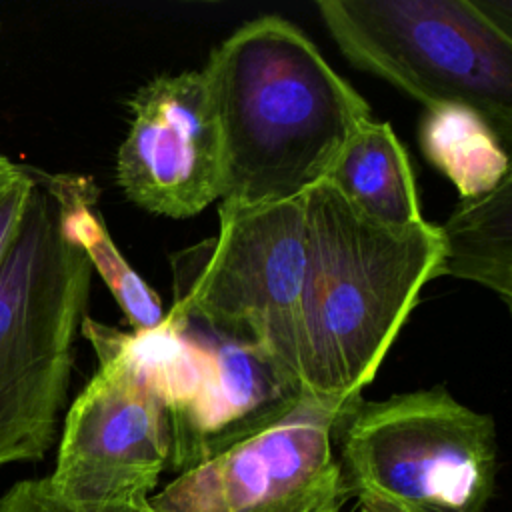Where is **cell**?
<instances>
[{"mask_svg":"<svg viewBox=\"0 0 512 512\" xmlns=\"http://www.w3.org/2000/svg\"><path fill=\"white\" fill-rule=\"evenodd\" d=\"M200 72L222 146L218 208L300 198L370 120L368 102L280 16L236 28Z\"/></svg>","mask_w":512,"mask_h":512,"instance_id":"cell-1","label":"cell"},{"mask_svg":"<svg viewBox=\"0 0 512 512\" xmlns=\"http://www.w3.org/2000/svg\"><path fill=\"white\" fill-rule=\"evenodd\" d=\"M306 266L298 310L308 396L352 406L372 382L426 282L438 276L440 228L384 226L330 182L302 194Z\"/></svg>","mask_w":512,"mask_h":512,"instance_id":"cell-2","label":"cell"},{"mask_svg":"<svg viewBox=\"0 0 512 512\" xmlns=\"http://www.w3.org/2000/svg\"><path fill=\"white\" fill-rule=\"evenodd\" d=\"M92 266L66 236L36 170L20 232L0 266V466L54 442L84 320Z\"/></svg>","mask_w":512,"mask_h":512,"instance_id":"cell-3","label":"cell"},{"mask_svg":"<svg viewBox=\"0 0 512 512\" xmlns=\"http://www.w3.org/2000/svg\"><path fill=\"white\" fill-rule=\"evenodd\" d=\"M342 54L424 108L462 104L512 136V6L474 0H318Z\"/></svg>","mask_w":512,"mask_h":512,"instance_id":"cell-4","label":"cell"},{"mask_svg":"<svg viewBox=\"0 0 512 512\" xmlns=\"http://www.w3.org/2000/svg\"><path fill=\"white\" fill-rule=\"evenodd\" d=\"M334 440L348 498L374 492L412 512H484L496 490L492 416L442 386L358 398L336 422Z\"/></svg>","mask_w":512,"mask_h":512,"instance_id":"cell-5","label":"cell"},{"mask_svg":"<svg viewBox=\"0 0 512 512\" xmlns=\"http://www.w3.org/2000/svg\"><path fill=\"white\" fill-rule=\"evenodd\" d=\"M218 220L214 238L172 258L176 288L170 308L260 346L300 380L302 196L256 208H218Z\"/></svg>","mask_w":512,"mask_h":512,"instance_id":"cell-6","label":"cell"},{"mask_svg":"<svg viewBox=\"0 0 512 512\" xmlns=\"http://www.w3.org/2000/svg\"><path fill=\"white\" fill-rule=\"evenodd\" d=\"M348 408L308 396L270 428L176 474L148 498L150 510L318 512L346 504L334 428Z\"/></svg>","mask_w":512,"mask_h":512,"instance_id":"cell-7","label":"cell"},{"mask_svg":"<svg viewBox=\"0 0 512 512\" xmlns=\"http://www.w3.org/2000/svg\"><path fill=\"white\" fill-rule=\"evenodd\" d=\"M82 336L98 370L66 412L48 480L76 504L144 506L170 464L166 410L122 356L96 336Z\"/></svg>","mask_w":512,"mask_h":512,"instance_id":"cell-8","label":"cell"},{"mask_svg":"<svg viewBox=\"0 0 512 512\" xmlns=\"http://www.w3.org/2000/svg\"><path fill=\"white\" fill-rule=\"evenodd\" d=\"M132 124L116 154V182L136 206L190 218L222 192V146L200 70L162 74L130 98Z\"/></svg>","mask_w":512,"mask_h":512,"instance_id":"cell-9","label":"cell"},{"mask_svg":"<svg viewBox=\"0 0 512 512\" xmlns=\"http://www.w3.org/2000/svg\"><path fill=\"white\" fill-rule=\"evenodd\" d=\"M186 318L200 336L204 364L188 402L168 416V468L176 474L270 428L308 398L302 382L260 346Z\"/></svg>","mask_w":512,"mask_h":512,"instance_id":"cell-10","label":"cell"},{"mask_svg":"<svg viewBox=\"0 0 512 512\" xmlns=\"http://www.w3.org/2000/svg\"><path fill=\"white\" fill-rule=\"evenodd\" d=\"M324 180L356 210L384 226L410 228L426 222L406 148L388 122H362Z\"/></svg>","mask_w":512,"mask_h":512,"instance_id":"cell-11","label":"cell"},{"mask_svg":"<svg viewBox=\"0 0 512 512\" xmlns=\"http://www.w3.org/2000/svg\"><path fill=\"white\" fill-rule=\"evenodd\" d=\"M40 178L58 204L66 236L86 254L92 272L104 280L132 332L158 326L166 314L162 302L114 244L98 212V186L94 180L80 174H48L42 170Z\"/></svg>","mask_w":512,"mask_h":512,"instance_id":"cell-12","label":"cell"},{"mask_svg":"<svg viewBox=\"0 0 512 512\" xmlns=\"http://www.w3.org/2000/svg\"><path fill=\"white\" fill-rule=\"evenodd\" d=\"M442 258L438 276L478 282L510 304L512 294V174L494 190L460 200L438 226Z\"/></svg>","mask_w":512,"mask_h":512,"instance_id":"cell-13","label":"cell"},{"mask_svg":"<svg viewBox=\"0 0 512 512\" xmlns=\"http://www.w3.org/2000/svg\"><path fill=\"white\" fill-rule=\"evenodd\" d=\"M420 148L460 192L478 198L510 176L508 146L492 124L462 104H436L420 118Z\"/></svg>","mask_w":512,"mask_h":512,"instance_id":"cell-14","label":"cell"},{"mask_svg":"<svg viewBox=\"0 0 512 512\" xmlns=\"http://www.w3.org/2000/svg\"><path fill=\"white\" fill-rule=\"evenodd\" d=\"M344 504H332L318 512H344ZM0 512H154L148 502L144 506H94L76 504L62 498L48 478L24 480L14 484L0 498Z\"/></svg>","mask_w":512,"mask_h":512,"instance_id":"cell-15","label":"cell"},{"mask_svg":"<svg viewBox=\"0 0 512 512\" xmlns=\"http://www.w3.org/2000/svg\"><path fill=\"white\" fill-rule=\"evenodd\" d=\"M34 186V168L0 154V266L20 232Z\"/></svg>","mask_w":512,"mask_h":512,"instance_id":"cell-16","label":"cell"},{"mask_svg":"<svg viewBox=\"0 0 512 512\" xmlns=\"http://www.w3.org/2000/svg\"><path fill=\"white\" fill-rule=\"evenodd\" d=\"M356 498V512H412L400 502H394L386 496L374 494V492H360L354 496Z\"/></svg>","mask_w":512,"mask_h":512,"instance_id":"cell-17","label":"cell"}]
</instances>
